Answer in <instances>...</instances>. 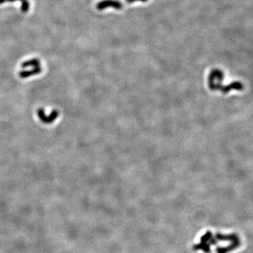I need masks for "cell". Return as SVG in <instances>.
<instances>
[{"instance_id":"1","label":"cell","mask_w":253,"mask_h":253,"mask_svg":"<svg viewBox=\"0 0 253 253\" xmlns=\"http://www.w3.org/2000/svg\"><path fill=\"white\" fill-rule=\"evenodd\" d=\"M108 7L114 8L115 9H121L122 8V4L120 1L117 0H103L97 5V9L99 11L103 10Z\"/></svg>"},{"instance_id":"2","label":"cell","mask_w":253,"mask_h":253,"mask_svg":"<svg viewBox=\"0 0 253 253\" xmlns=\"http://www.w3.org/2000/svg\"><path fill=\"white\" fill-rule=\"evenodd\" d=\"M17 1H20L21 2V11L23 13H27L30 9V2L28 0H0V4H2L5 2H14Z\"/></svg>"},{"instance_id":"3","label":"cell","mask_w":253,"mask_h":253,"mask_svg":"<svg viewBox=\"0 0 253 253\" xmlns=\"http://www.w3.org/2000/svg\"><path fill=\"white\" fill-rule=\"evenodd\" d=\"M42 71V68H41L40 66H38V67H35L30 70H25V71L20 72L19 76L22 78H25L27 77H30V76L32 75H35V74H40Z\"/></svg>"},{"instance_id":"4","label":"cell","mask_w":253,"mask_h":253,"mask_svg":"<svg viewBox=\"0 0 253 253\" xmlns=\"http://www.w3.org/2000/svg\"><path fill=\"white\" fill-rule=\"evenodd\" d=\"M22 68H27V67H38L40 66V60L37 58H32V59L26 60L21 64Z\"/></svg>"},{"instance_id":"5","label":"cell","mask_w":253,"mask_h":253,"mask_svg":"<svg viewBox=\"0 0 253 253\" xmlns=\"http://www.w3.org/2000/svg\"><path fill=\"white\" fill-rule=\"evenodd\" d=\"M133 1H144V2H145V1H148V0H133Z\"/></svg>"},{"instance_id":"6","label":"cell","mask_w":253,"mask_h":253,"mask_svg":"<svg viewBox=\"0 0 253 253\" xmlns=\"http://www.w3.org/2000/svg\"><path fill=\"white\" fill-rule=\"evenodd\" d=\"M127 2H129V3L134 2V1H133V0H127Z\"/></svg>"}]
</instances>
